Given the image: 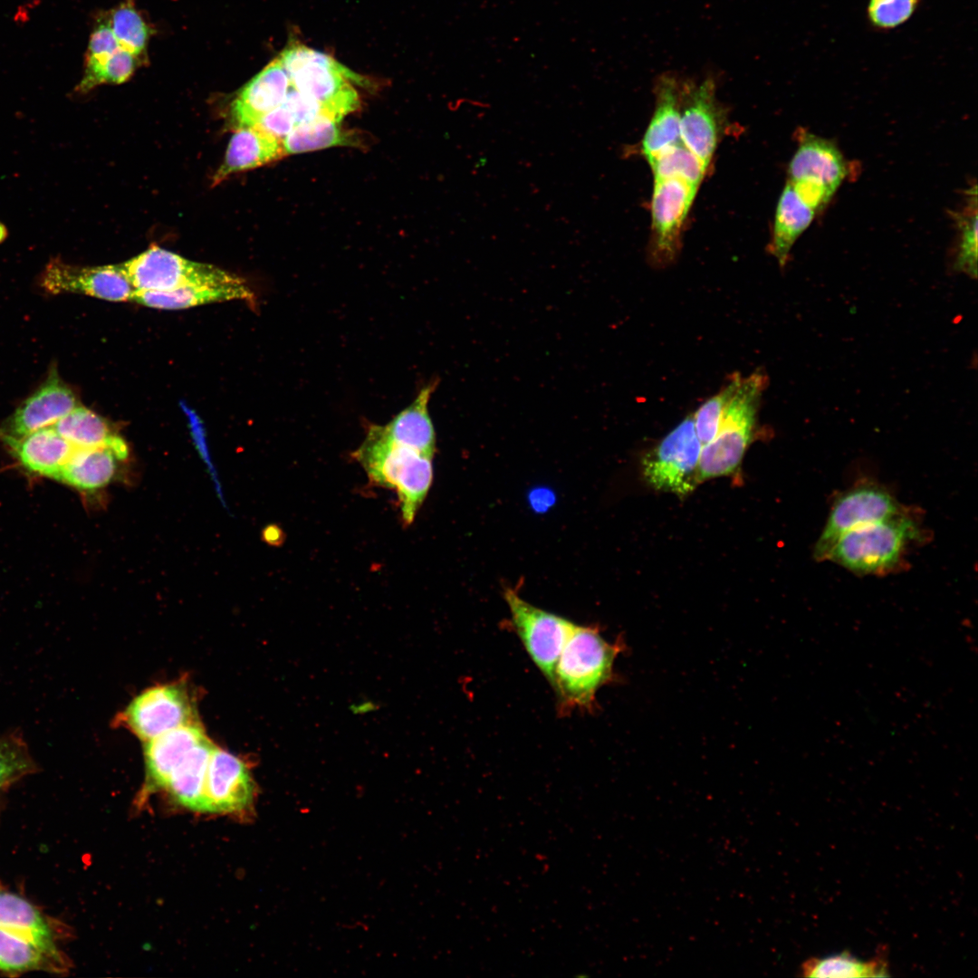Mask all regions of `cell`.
<instances>
[{
	"instance_id": "1",
	"label": "cell",
	"mask_w": 978,
	"mask_h": 978,
	"mask_svg": "<svg viewBox=\"0 0 978 978\" xmlns=\"http://www.w3.org/2000/svg\"><path fill=\"white\" fill-rule=\"evenodd\" d=\"M353 457L373 483L396 491L403 521L411 523L432 484L433 457L390 440L379 425L369 426Z\"/></svg>"
},
{
	"instance_id": "2",
	"label": "cell",
	"mask_w": 978,
	"mask_h": 978,
	"mask_svg": "<svg viewBox=\"0 0 978 978\" xmlns=\"http://www.w3.org/2000/svg\"><path fill=\"white\" fill-rule=\"evenodd\" d=\"M621 651L594 627L574 624L558 658L551 687L565 710L591 709L597 691L613 676Z\"/></svg>"
},
{
	"instance_id": "3",
	"label": "cell",
	"mask_w": 978,
	"mask_h": 978,
	"mask_svg": "<svg viewBox=\"0 0 978 978\" xmlns=\"http://www.w3.org/2000/svg\"><path fill=\"white\" fill-rule=\"evenodd\" d=\"M768 385L762 370L738 378L735 390L712 441L702 446L697 481L728 475L740 465L753 441L762 395Z\"/></svg>"
},
{
	"instance_id": "4",
	"label": "cell",
	"mask_w": 978,
	"mask_h": 978,
	"mask_svg": "<svg viewBox=\"0 0 978 978\" xmlns=\"http://www.w3.org/2000/svg\"><path fill=\"white\" fill-rule=\"evenodd\" d=\"M291 86L316 101L323 113L340 122L360 107V98L350 82L360 77L331 56L302 43L289 44L279 56Z\"/></svg>"
},
{
	"instance_id": "5",
	"label": "cell",
	"mask_w": 978,
	"mask_h": 978,
	"mask_svg": "<svg viewBox=\"0 0 978 978\" xmlns=\"http://www.w3.org/2000/svg\"><path fill=\"white\" fill-rule=\"evenodd\" d=\"M919 528L906 511L841 536L826 560L858 575L884 574L899 565Z\"/></svg>"
},
{
	"instance_id": "6",
	"label": "cell",
	"mask_w": 978,
	"mask_h": 978,
	"mask_svg": "<svg viewBox=\"0 0 978 978\" xmlns=\"http://www.w3.org/2000/svg\"><path fill=\"white\" fill-rule=\"evenodd\" d=\"M797 144L789 164L788 182L820 212L847 178L849 163L832 140L806 129L798 131Z\"/></svg>"
},
{
	"instance_id": "7",
	"label": "cell",
	"mask_w": 978,
	"mask_h": 978,
	"mask_svg": "<svg viewBox=\"0 0 978 978\" xmlns=\"http://www.w3.org/2000/svg\"><path fill=\"white\" fill-rule=\"evenodd\" d=\"M135 292H163L187 285L236 284L244 281L218 267L152 246L120 264Z\"/></svg>"
},
{
	"instance_id": "8",
	"label": "cell",
	"mask_w": 978,
	"mask_h": 978,
	"mask_svg": "<svg viewBox=\"0 0 978 978\" xmlns=\"http://www.w3.org/2000/svg\"><path fill=\"white\" fill-rule=\"evenodd\" d=\"M701 448L693 416H688L645 455V480L657 490L686 495L698 484Z\"/></svg>"
},
{
	"instance_id": "9",
	"label": "cell",
	"mask_w": 978,
	"mask_h": 978,
	"mask_svg": "<svg viewBox=\"0 0 978 978\" xmlns=\"http://www.w3.org/2000/svg\"><path fill=\"white\" fill-rule=\"evenodd\" d=\"M905 511L882 485L866 482L852 486L835 499L814 545L813 557L817 561H825L832 546L845 533Z\"/></svg>"
},
{
	"instance_id": "10",
	"label": "cell",
	"mask_w": 978,
	"mask_h": 978,
	"mask_svg": "<svg viewBox=\"0 0 978 978\" xmlns=\"http://www.w3.org/2000/svg\"><path fill=\"white\" fill-rule=\"evenodd\" d=\"M504 598L516 634L551 686L558 658L574 623L526 602L513 590H506Z\"/></svg>"
},
{
	"instance_id": "11",
	"label": "cell",
	"mask_w": 978,
	"mask_h": 978,
	"mask_svg": "<svg viewBox=\"0 0 978 978\" xmlns=\"http://www.w3.org/2000/svg\"><path fill=\"white\" fill-rule=\"evenodd\" d=\"M724 110L712 74L702 82L683 79L680 139L707 169L724 129Z\"/></svg>"
},
{
	"instance_id": "12",
	"label": "cell",
	"mask_w": 978,
	"mask_h": 978,
	"mask_svg": "<svg viewBox=\"0 0 978 978\" xmlns=\"http://www.w3.org/2000/svg\"><path fill=\"white\" fill-rule=\"evenodd\" d=\"M697 189L676 178L654 179L649 258L666 266L677 256L681 233Z\"/></svg>"
},
{
	"instance_id": "13",
	"label": "cell",
	"mask_w": 978,
	"mask_h": 978,
	"mask_svg": "<svg viewBox=\"0 0 978 978\" xmlns=\"http://www.w3.org/2000/svg\"><path fill=\"white\" fill-rule=\"evenodd\" d=\"M123 719L145 743L178 727L197 724L188 692L177 684L145 690L130 702Z\"/></svg>"
},
{
	"instance_id": "14",
	"label": "cell",
	"mask_w": 978,
	"mask_h": 978,
	"mask_svg": "<svg viewBox=\"0 0 978 978\" xmlns=\"http://www.w3.org/2000/svg\"><path fill=\"white\" fill-rule=\"evenodd\" d=\"M255 791L246 764L234 754L214 746L206 775L203 813L247 818L254 810Z\"/></svg>"
},
{
	"instance_id": "15",
	"label": "cell",
	"mask_w": 978,
	"mask_h": 978,
	"mask_svg": "<svg viewBox=\"0 0 978 978\" xmlns=\"http://www.w3.org/2000/svg\"><path fill=\"white\" fill-rule=\"evenodd\" d=\"M40 284L48 293L76 292L111 301H132L135 289L121 265L76 267L53 259L43 269Z\"/></svg>"
},
{
	"instance_id": "16",
	"label": "cell",
	"mask_w": 978,
	"mask_h": 978,
	"mask_svg": "<svg viewBox=\"0 0 978 978\" xmlns=\"http://www.w3.org/2000/svg\"><path fill=\"white\" fill-rule=\"evenodd\" d=\"M77 406L74 393L53 369L45 381L3 423L0 438L3 442L19 439L52 427Z\"/></svg>"
},
{
	"instance_id": "17",
	"label": "cell",
	"mask_w": 978,
	"mask_h": 978,
	"mask_svg": "<svg viewBox=\"0 0 978 978\" xmlns=\"http://www.w3.org/2000/svg\"><path fill=\"white\" fill-rule=\"evenodd\" d=\"M0 929L53 951L61 950L59 944L68 935L64 924L1 882Z\"/></svg>"
},
{
	"instance_id": "18",
	"label": "cell",
	"mask_w": 978,
	"mask_h": 978,
	"mask_svg": "<svg viewBox=\"0 0 978 978\" xmlns=\"http://www.w3.org/2000/svg\"><path fill=\"white\" fill-rule=\"evenodd\" d=\"M682 82L683 79L674 72L662 73L655 81V110L641 141V152L647 162L681 142Z\"/></svg>"
},
{
	"instance_id": "19",
	"label": "cell",
	"mask_w": 978,
	"mask_h": 978,
	"mask_svg": "<svg viewBox=\"0 0 978 978\" xmlns=\"http://www.w3.org/2000/svg\"><path fill=\"white\" fill-rule=\"evenodd\" d=\"M290 88L288 74L277 57L250 80L234 101L232 115L237 128L254 127L283 103Z\"/></svg>"
},
{
	"instance_id": "20",
	"label": "cell",
	"mask_w": 978,
	"mask_h": 978,
	"mask_svg": "<svg viewBox=\"0 0 978 978\" xmlns=\"http://www.w3.org/2000/svg\"><path fill=\"white\" fill-rule=\"evenodd\" d=\"M206 736L197 724L178 727L145 744L146 786L164 790L172 772Z\"/></svg>"
},
{
	"instance_id": "21",
	"label": "cell",
	"mask_w": 978,
	"mask_h": 978,
	"mask_svg": "<svg viewBox=\"0 0 978 978\" xmlns=\"http://www.w3.org/2000/svg\"><path fill=\"white\" fill-rule=\"evenodd\" d=\"M4 443L26 471L52 479L56 478L76 448L53 427Z\"/></svg>"
},
{
	"instance_id": "22",
	"label": "cell",
	"mask_w": 978,
	"mask_h": 978,
	"mask_svg": "<svg viewBox=\"0 0 978 978\" xmlns=\"http://www.w3.org/2000/svg\"><path fill=\"white\" fill-rule=\"evenodd\" d=\"M71 963L64 953L44 948L22 936L0 929V973L21 975L31 972L61 974Z\"/></svg>"
},
{
	"instance_id": "23",
	"label": "cell",
	"mask_w": 978,
	"mask_h": 978,
	"mask_svg": "<svg viewBox=\"0 0 978 978\" xmlns=\"http://www.w3.org/2000/svg\"><path fill=\"white\" fill-rule=\"evenodd\" d=\"M283 142L256 127L238 129L232 136L214 183L228 176L274 161L284 156Z\"/></svg>"
},
{
	"instance_id": "24",
	"label": "cell",
	"mask_w": 978,
	"mask_h": 978,
	"mask_svg": "<svg viewBox=\"0 0 978 978\" xmlns=\"http://www.w3.org/2000/svg\"><path fill=\"white\" fill-rule=\"evenodd\" d=\"M818 211L787 181L777 203L769 252L784 268L797 239L810 226Z\"/></svg>"
},
{
	"instance_id": "25",
	"label": "cell",
	"mask_w": 978,
	"mask_h": 978,
	"mask_svg": "<svg viewBox=\"0 0 978 978\" xmlns=\"http://www.w3.org/2000/svg\"><path fill=\"white\" fill-rule=\"evenodd\" d=\"M231 300L253 302L254 294L244 282L236 284L187 285L163 292H135L132 298L139 304L160 310H180Z\"/></svg>"
},
{
	"instance_id": "26",
	"label": "cell",
	"mask_w": 978,
	"mask_h": 978,
	"mask_svg": "<svg viewBox=\"0 0 978 978\" xmlns=\"http://www.w3.org/2000/svg\"><path fill=\"white\" fill-rule=\"evenodd\" d=\"M436 384L433 381L425 386L408 408L382 426L390 440L432 457L436 451V435L427 406Z\"/></svg>"
},
{
	"instance_id": "27",
	"label": "cell",
	"mask_w": 978,
	"mask_h": 978,
	"mask_svg": "<svg viewBox=\"0 0 978 978\" xmlns=\"http://www.w3.org/2000/svg\"><path fill=\"white\" fill-rule=\"evenodd\" d=\"M52 427L77 448L110 447L122 461L129 455L126 443L108 422L83 406L78 405Z\"/></svg>"
},
{
	"instance_id": "28",
	"label": "cell",
	"mask_w": 978,
	"mask_h": 978,
	"mask_svg": "<svg viewBox=\"0 0 978 978\" xmlns=\"http://www.w3.org/2000/svg\"><path fill=\"white\" fill-rule=\"evenodd\" d=\"M120 461L110 447H76L55 480L81 491L93 492L114 479Z\"/></svg>"
},
{
	"instance_id": "29",
	"label": "cell",
	"mask_w": 978,
	"mask_h": 978,
	"mask_svg": "<svg viewBox=\"0 0 978 978\" xmlns=\"http://www.w3.org/2000/svg\"><path fill=\"white\" fill-rule=\"evenodd\" d=\"M214 746L207 737L195 746L172 772L164 788L189 810L203 813L206 775Z\"/></svg>"
},
{
	"instance_id": "30",
	"label": "cell",
	"mask_w": 978,
	"mask_h": 978,
	"mask_svg": "<svg viewBox=\"0 0 978 978\" xmlns=\"http://www.w3.org/2000/svg\"><path fill=\"white\" fill-rule=\"evenodd\" d=\"M361 145L354 131L347 130L331 118L321 115L299 124L283 139L284 154L313 151L333 146Z\"/></svg>"
},
{
	"instance_id": "31",
	"label": "cell",
	"mask_w": 978,
	"mask_h": 978,
	"mask_svg": "<svg viewBox=\"0 0 978 978\" xmlns=\"http://www.w3.org/2000/svg\"><path fill=\"white\" fill-rule=\"evenodd\" d=\"M887 971L882 955L861 961L847 952L810 958L801 966V975L806 977H884L889 975Z\"/></svg>"
},
{
	"instance_id": "32",
	"label": "cell",
	"mask_w": 978,
	"mask_h": 978,
	"mask_svg": "<svg viewBox=\"0 0 978 978\" xmlns=\"http://www.w3.org/2000/svg\"><path fill=\"white\" fill-rule=\"evenodd\" d=\"M966 206L955 214L958 241L952 255L950 269L971 279L977 277V189H968Z\"/></svg>"
},
{
	"instance_id": "33",
	"label": "cell",
	"mask_w": 978,
	"mask_h": 978,
	"mask_svg": "<svg viewBox=\"0 0 978 978\" xmlns=\"http://www.w3.org/2000/svg\"><path fill=\"white\" fill-rule=\"evenodd\" d=\"M654 179L676 178L698 189L706 168L682 142L648 161Z\"/></svg>"
},
{
	"instance_id": "34",
	"label": "cell",
	"mask_w": 978,
	"mask_h": 978,
	"mask_svg": "<svg viewBox=\"0 0 978 978\" xmlns=\"http://www.w3.org/2000/svg\"><path fill=\"white\" fill-rule=\"evenodd\" d=\"M108 22L121 48L139 57L144 53L150 29L132 0H126L116 7Z\"/></svg>"
},
{
	"instance_id": "35",
	"label": "cell",
	"mask_w": 978,
	"mask_h": 978,
	"mask_svg": "<svg viewBox=\"0 0 978 978\" xmlns=\"http://www.w3.org/2000/svg\"><path fill=\"white\" fill-rule=\"evenodd\" d=\"M139 59V56L120 47L100 65L84 70L76 91L85 93L101 84L124 82L137 69Z\"/></svg>"
},
{
	"instance_id": "36",
	"label": "cell",
	"mask_w": 978,
	"mask_h": 978,
	"mask_svg": "<svg viewBox=\"0 0 978 978\" xmlns=\"http://www.w3.org/2000/svg\"><path fill=\"white\" fill-rule=\"evenodd\" d=\"M739 375L738 373L733 375L726 385L706 399L695 411L693 417L694 425L702 446L709 443L715 436L723 414L737 386Z\"/></svg>"
},
{
	"instance_id": "37",
	"label": "cell",
	"mask_w": 978,
	"mask_h": 978,
	"mask_svg": "<svg viewBox=\"0 0 978 978\" xmlns=\"http://www.w3.org/2000/svg\"><path fill=\"white\" fill-rule=\"evenodd\" d=\"M35 763L22 741L0 737V791L35 772Z\"/></svg>"
},
{
	"instance_id": "38",
	"label": "cell",
	"mask_w": 978,
	"mask_h": 978,
	"mask_svg": "<svg viewBox=\"0 0 978 978\" xmlns=\"http://www.w3.org/2000/svg\"><path fill=\"white\" fill-rule=\"evenodd\" d=\"M920 0H869L867 16L877 30H892L907 22L916 13Z\"/></svg>"
},
{
	"instance_id": "39",
	"label": "cell",
	"mask_w": 978,
	"mask_h": 978,
	"mask_svg": "<svg viewBox=\"0 0 978 978\" xmlns=\"http://www.w3.org/2000/svg\"><path fill=\"white\" fill-rule=\"evenodd\" d=\"M120 47L109 22L104 19L100 20L90 37L85 70L100 65Z\"/></svg>"
},
{
	"instance_id": "40",
	"label": "cell",
	"mask_w": 978,
	"mask_h": 978,
	"mask_svg": "<svg viewBox=\"0 0 978 978\" xmlns=\"http://www.w3.org/2000/svg\"><path fill=\"white\" fill-rule=\"evenodd\" d=\"M296 126L291 111L282 103L267 112L254 126L283 142Z\"/></svg>"
},
{
	"instance_id": "41",
	"label": "cell",
	"mask_w": 978,
	"mask_h": 978,
	"mask_svg": "<svg viewBox=\"0 0 978 978\" xmlns=\"http://www.w3.org/2000/svg\"><path fill=\"white\" fill-rule=\"evenodd\" d=\"M283 104L291 111L296 126L321 115H325L321 107L316 101L299 92L292 86Z\"/></svg>"
},
{
	"instance_id": "42",
	"label": "cell",
	"mask_w": 978,
	"mask_h": 978,
	"mask_svg": "<svg viewBox=\"0 0 978 978\" xmlns=\"http://www.w3.org/2000/svg\"><path fill=\"white\" fill-rule=\"evenodd\" d=\"M6 228L5 227V225L0 224V242H2L6 237Z\"/></svg>"
}]
</instances>
